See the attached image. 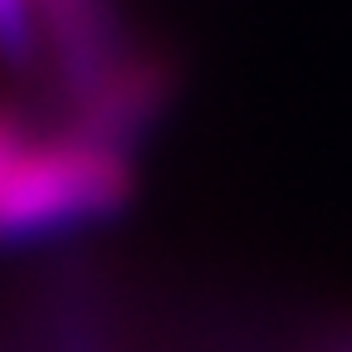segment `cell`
<instances>
[{"label":"cell","mask_w":352,"mask_h":352,"mask_svg":"<svg viewBox=\"0 0 352 352\" xmlns=\"http://www.w3.org/2000/svg\"><path fill=\"white\" fill-rule=\"evenodd\" d=\"M132 162L78 132H54L20 152L0 171V240L64 235L78 226L118 215L132 201Z\"/></svg>","instance_id":"6da1fadb"},{"label":"cell","mask_w":352,"mask_h":352,"mask_svg":"<svg viewBox=\"0 0 352 352\" xmlns=\"http://www.w3.org/2000/svg\"><path fill=\"white\" fill-rule=\"evenodd\" d=\"M34 15H39V54L54 64L64 103H78L132 54L113 0H34Z\"/></svg>","instance_id":"7a4b0ae2"},{"label":"cell","mask_w":352,"mask_h":352,"mask_svg":"<svg viewBox=\"0 0 352 352\" xmlns=\"http://www.w3.org/2000/svg\"><path fill=\"white\" fill-rule=\"evenodd\" d=\"M171 88H176V74L166 59L132 50L98 88H88L78 103H69V132L127 152V142H138L162 118Z\"/></svg>","instance_id":"3957f363"},{"label":"cell","mask_w":352,"mask_h":352,"mask_svg":"<svg viewBox=\"0 0 352 352\" xmlns=\"http://www.w3.org/2000/svg\"><path fill=\"white\" fill-rule=\"evenodd\" d=\"M0 59L30 69L39 59V15L34 0H0Z\"/></svg>","instance_id":"277c9868"},{"label":"cell","mask_w":352,"mask_h":352,"mask_svg":"<svg viewBox=\"0 0 352 352\" xmlns=\"http://www.w3.org/2000/svg\"><path fill=\"white\" fill-rule=\"evenodd\" d=\"M20 142H25V132H20V122L10 118V113H0V171H6V162L20 152Z\"/></svg>","instance_id":"5b68a950"}]
</instances>
